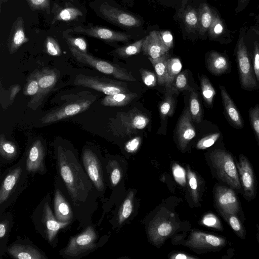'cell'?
Returning a JSON list of instances; mask_svg holds the SVG:
<instances>
[{
  "instance_id": "6da1fadb",
  "label": "cell",
  "mask_w": 259,
  "mask_h": 259,
  "mask_svg": "<svg viewBox=\"0 0 259 259\" xmlns=\"http://www.w3.org/2000/svg\"><path fill=\"white\" fill-rule=\"evenodd\" d=\"M56 168L79 227L90 224L100 194L86 173L77 155L62 145L56 149Z\"/></svg>"
},
{
  "instance_id": "7a4b0ae2",
  "label": "cell",
  "mask_w": 259,
  "mask_h": 259,
  "mask_svg": "<svg viewBox=\"0 0 259 259\" xmlns=\"http://www.w3.org/2000/svg\"><path fill=\"white\" fill-rule=\"evenodd\" d=\"M25 158L7 169L1 176L0 214L15 201L28 185Z\"/></svg>"
},
{
  "instance_id": "3957f363",
  "label": "cell",
  "mask_w": 259,
  "mask_h": 259,
  "mask_svg": "<svg viewBox=\"0 0 259 259\" xmlns=\"http://www.w3.org/2000/svg\"><path fill=\"white\" fill-rule=\"evenodd\" d=\"M31 219L36 231L53 247L57 245L59 231L70 224L62 223L57 220L51 207L50 193L35 207Z\"/></svg>"
},
{
  "instance_id": "277c9868",
  "label": "cell",
  "mask_w": 259,
  "mask_h": 259,
  "mask_svg": "<svg viewBox=\"0 0 259 259\" xmlns=\"http://www.w3.org/2000/svg\"><path fill=\"white\" fill-rule=\"evenodd\" d=\"M210 166L214 177L224 185L242 194L236 161L232 154L224 149H216L209 155Z\"/></svg>"
},
{
  "instance_id": "5b68a950",
  "label": "cell",
  "mask_w": 259,
  "mask_h": 259,
  "mask_svg": "<svg viewBox=\"0 0 259 259\" xmlns=\"http://www.w3.org/2000/svg\"><path fill=\"white\" fill-rule=\"evenodd\" d=\"M98 234L94 226L89 224L82 232L71 237L67 246L59 251L63 258L76 259L94 251L97 247Z\"/></svg>"
},
{
  "instance_id": "8992f818",
  "label": "cell",
  "mask_w": 259,
  "mask_h": 259,
  "mask_svg": "<svg viewBox=\"0 0 259 259\" xmlns=\"http://www.w3.org/2000/svg\"><path fill=\"white\" fill-rule=\"evenodd\" d=\"M97 97L90 93L85 95H82L80 93L60 106L44 115L40 118L41 123L50 124L82 112L90 108Z\"/></svg>"
},
{
  "instance_id": "52a82bcc",
  "label": "cell",
  "mask_w": 259,
  "mask_h": 259,
  "mask_svg": "<svg viewBox=\"0 0 259 259\" xmlns=\"http://www.w3.org/2000/svg\"><path fill=\"white\" fill-rule=\"evenodd\" d=\"M73 56L78 62L87 64L98 71L120 80L134 81L136 78L127 70L119 66L96 58L88 53H83L69 47Z\"/></svg>"
},
{
  "instance_id": "ba28073f",
  "label": "cell",
  "mask_w": 259,
  "mask_h": 259,
  "mask_svg": "<svg viewBox=\"0 0 259 259\" xmlns=\"http://www.w3.org/2000/svg\"><path fill=\"white\" fill-rule=\"evenodd\" d=\"M215 208L221 215L225 213H233L244 220L240 202L237 192L225 185L216 184L213 189Z\"/></svg>"
},
{
  "instance_id": "9c48e42d",
  "label": "cell",
  "mask_w": 259,
  "mask_h": 259,
  "mask_svg": "<svg viewBox=\"0 0 259 259\" xmlns=\"http://www.w3.org/2000/svg\"><path fill=\"white\" fill-rule=\"evenodd\" d=\"M236 55L242 88L248 91L256 89L257 87V82L243 36H240L237 41Z\"/></svg>"
},
{
  "instance_id": "30bf717a",
  "label": "cell",
  "mask_w": 259,
  "mask_h": 259,
  "mask_svg": "<svg viewBox=\"0 0 259 259\" xmlns=\"http://www.w3.org/2000/svg\"><path fill=\"white\" fill-rule=\"evenodd\" d=\"M149 122V118L147 115L134 108L127 112L117 114L115 132L119 136H130L145 128Z\"/></svg>"
},
{
  "instance_id": "8fae6325",
  "label": "cell",
  "mask_w": 259,
  "mask_h": 259,
  "mask_svg": "<svg viewBox=\"0 0 259 259\" xmlns=\"http://www.w3.org/2000/svg\"><path fill=\"white\" fill-rule=\"evenodd\" d=\"M74 83L95 90L106 95L130 92L125 82L105 77L77 74L75 77Z\"/></svg>"
},
{
  "instance_id": "7c38bea8",
  "label": "cell",
  "mask_w": 259,
  "mask_h": 259,
  "mask_svg": "<svg viewBox=\"0 0 259 259\" xmlns=\"http://www.w3.org/2000/svg\"><path fill=\"white\" fill-rule=\"evenodd\" d=\"M242 188V195L248 202L253 200L256 195L257 183L251 163L243 154H240L236 161Z\"/></svg>"
},
{
  "instance_id": "4fadbf2b",
  "label": "cell",
  "mask_w": 259,
  "mask_h": 259,
  "mask_svg": "<svg viewBox=\"0 0 259 259\" xmlns=\"http://www.w3.org/2000/svg\"><path fill=\"white\" fill-rule=\"evenodd\" d=\"M82 166L100 193L103 192L105 186L103 169L101 161L94 151L90 148H84L81 155Z\"/></svg>"
},
{
  "instance_id": "5bb4252c",
  "label": "cell",
  "mask_w": 259,
  "mask_h": 259,
  "mask_svg": "<svg viewBox=\"0 0 259 259\" xmlns=\"http://www.w3.org/2000/svg\"><path fill=\"white\" fill-rule=\"evenodd\" d=\"M53 207L54 215L59 222L71 223L75 219L71 203L59 177L56 178L55 185Z\"/></svg>"
},
{
  "instance_id": "9a60e30c",
  "label": "cell",
  "mask_w": 259,
  "mask_h": 259,
  "mask_svg": "<svg viewBox=\"0 0 259 259\" xmlns=\"http://www.w3.org/2000/svg\"><path fill=\"white\" fill-rule=\"evenodd\" d=\"M228 243L227 238L200 231L193 232L186 245L199 249L218 251Z\"/></svg>"
},
{
  "instance_id": "2e32d148",
  "label": "cell",
  "mask_w": 259,
  "mask_h": 259,
  "mask_svg": "<svg viewBox=\"0 0 259 259\" xmlns=\"http://www.w3.org/2000/svg\"><path fill=\"white\" fill-rule=\"evenodd\" d=\"M36 73L39 87V93L28 104L33 109L37 108L41 104L46 96L55 87L59 77L58 71L55 69L44 68L40 70H36Z\"/></svg>"
},
{
  "instance_id": "e0dca14e",
  "label": "cell",
  "mask_w": 259,
  "mask_h": 259,
  "mask_svg": "<svg viewBox=\"0 0 259 259\" xmlns=\"http://www.w3.org/2000/svg\"><path fill=\"white\" fill-rule=\"evenodd\" d=\"M45 156V149L41 141L35 140L29 148L25 157L26 168L29 174L46 173Z\"/></svg>"
},
{
  "instance_id": "ac0fdd59",
  "label": "cell",
  "mask_w": 259,
  "mask_h": 259,
  "mask_svg": "<svg viewBox=\"0 0 259 259\" xmlns=\"http://www.w3.org/2000/svg\"><path fill=\"white\" fill-rule=\"evenodd\" d=\"M99 10L106 19L114 24L128 28L136 27L141 25V21L135 16L109 5H102Z\"/></svg>"
},
{
  "instance_id": "d6986e66",
  "label": "cell",
  "mask_w": 259,
  "mask_h": 259,
  "mask_svg": "<svg viewBox=\"0 0 259 259\" xmlns=\"http://www.w3.org/2000/svg\"><path fill=\"white\" fill-rule=\"evenodd\" d=\"M74 31L91 37L109 41L127 42L131 36L124 33L100 26H77Z\"/></svg>"
},
{
  "instance_id": "ffe728a7",
  "label": "cell",
  "mask_w": 259,
  "mask_h": 259,
  "mask_svg": "<svg viewBox=\"0 0 259 259\" xmlns=\"http://www.w3.org/2000/svg\"><path fill=\"white\" fill-rule=\"evenodd\" d=\"M6 252L16 259H47L45 253L31 242H15L7 247Z\"/></svg>"
},
{
  "instance_id": "44dd1931",
  "label": "cell",
  "mask_w": 259,
  "mask_h": 259,
  "mask_svg": "<svg viewBox=\"0 0 259 259\" xmlns=\"http://www.w3.org/2000/svg\"><path fill=\"white\" fill-rule=\"evenodd\" d=\"M169 50L163 42L159 31L155 30L150 32L144 38L142 48L143 53L152 59L164 55Z\"/></svg>"
},
{
  "instance_id": "7402d4cb",
  "label": "cell",
  "mask_w": 259,
  "mask_h": 259,
  "mask_svg": "<svg viewBox=\"0 0 259 259\" xmlns=\"http://www.w3.org/2000/svg\"><path fill=\"white\" fill-rule=\"evenodd\" d=\"M195 135L190 111L187 108L184 111L177 125V136L180 148L183 149L186 148Z\"/></svg>"
},
{
  "instance_id": "603a6c76",
  "label": "cell",
  "mask_w": 259,
  "mask_h": 259,
  "mask_svg": "<svg viewBox=\"0 0 259 259\" xmlns=\"http://www.w3.org/2000/svg\"><path fill=\"white\" fill-rule=\"evenodd\" d=\"M220 89L226 118L234 127L243 128L244 122L234 102L224 86L220 85Z\"/></svg>"
},
{
  "instance_id": "cb8c5ba5",
  "label": "cell",
  "mask_w": 259,
  "mask_h": 259,
  "mask_svg": "<svg viewBox=\"0 0 259 259\" xmlns=\"http://www.w3.org/2000/svg\"><path fill=\"white\" fill-rule=\"evenodd\" d=\"M28 41L29 39L25 35L23 19L19 16L13 23L8 38V46L10 54L16 52L22 45Z\"/></svg>"
},
{
  "instance_id": "d4e9b609",
  "label": "cell",
  "mask_w": 259,
  "mask_h": 259,
  "mask_svg": "<svg viewBox=\"0 0 259 259\" xmlns=\"http://www.w3.org/2000/svg\"><path fill=\"white\" fill-rule=\"evenodd\" d=\"M206 66L208 71L214 75H221L229 72L230 64L228 59L223 54L211 51L206 59Z\"/></svg>"
},
{
  "instance_id": "484cf974",
  "label": "cell",
  "mask_w": 259,
  "mask_h": 259,
  "mask_svg": "<svg viewBox=\"0 0 259 259\" xmlns=\"http://www.w3.org/2000/svg\"><path fill=\"white\" fill-rule=\"evenodd\" d=\"M0 256L6 252L9 236L13 227L12 214L8 212L0 214Z\"/></svg>"
},
{
  "instance_id": "4316f807",
  "label": "cell",
  "mask_w": 259,
  "mask_h": 259,
  "mask_svg": "<svg viewBox=\"0 0 259 259\" xmlns=\"http://www.w3.org/2000/svg\"><path fill=\"white\" fill-rule=\"evenodd\" d=\"M137 97V94L131 92L107 95L102 99L101 104L104 106H123L130 103Z\"/></svg>"
},
{
  "instance_id": "83f0119b",
  "label": "cell",
  "mask_w": 259,
  "mask_h": 259,
  "mask_svg": "<svg viewBox=\"0 0 259 259\" xmlns=\"http://www.w3.org/2000/svg\"><path fill=\"white\" fill-rule=\"evenodd\" d=\"M182 67L180 60L178 58H168L167 63L166 79L165 84L167 93L171 89V85L177 76L180 73Z\"/></svg>"
},
{
  "instance_id": "f1b7e54d",
  "label": "cell",
  "mask_w": 259,
  "mask_h": 259,
  "mask_svg": "<svg viewBox=\"0 0 259 259\" xmlns=\"http://www.w3.org/2000/svg\"><path fill=\"white\" fill-rule=\"evenodd\" d=\"M168 58L169 55L167 53L156 59L149 58L156 72L159 84L165 85L166 79L167 63Z\"/></svg>"
},
{
  "instance_id": "f546056e",
  "label": "cell",
  "mask_w": 259,
  "mask_h": 259,
  "mask_svg": "<svg viewBox=\"0 0 259 259\" xmlns=\"http://www.w3.org/2000/svg\"><path fill=\"white\" fill-rule=\"evenodd\" d=\"M18 154L16 144L12 141L7 140L4 135L0 138V155L5 162L14 160Z\"/></svg>"
},
{
  "instance_id": "4dcf8cb0",
  "label": "cell",
  "mask_w": 259,
  "mask_h": 259,
  "mask_svg": "<svg viewBox=\"0 0 259 259\" xmlns=\"http://www.w3.org/2000/svg\"><path fill=\"white\" fill-rule=\"evenodd\" d=\"M221 216L229 225L236 235L242 240L246 237V231L242 219L236 214L225 213Z\"/></svg>"
},
{
  "instance_id": "1f68e13d",
  "label": "cell",
  "mask_w": 259,
  "mask_h": 259,
  "mask_svg": "<svg viewBox=\"0 0 259 259\" xmlns=\"http://www.w3.org/2000/svg\"><path fill=\"white\" fill-rule=\"evenodd\" d=\"M199 32L204 34L208 30L212 19V12L206 4H201L198 11Z\"/></svg>"
},
{
  "instance_id": "d6a6232c",
  "label": "cell",
  "mask_w": 259,
  "mask_h": 259,
  "mask_svg": "<svg viewBox=\"0 0 259 259\" xmlns=\"http://www.w3.org/2000/svg\"><path fill=\"white\" fill-rule=\"evenodd\" d=\"M183 22L188 31H194L198 27V12L195 9L188 7L184 12Z\"/></svg>"
},
{
  "instance_id": "836d02e7",
  "label": "cell",
  "mask_w": 259,
  "mask_h": 259,
  "mask_svg": "<svg viewBox=\"0 0 259 259\" xmlns=\"http://www.w3.org/2000/svg\"><path fill=\"white\" fill-rule=\"evenodd\" d=\"M183 91L192 92L193 89L189 84L185 72L180 73L175 78L167 94L171 95Z\"/></svg>"
},
{
  "instance_id": "e575fe53",
  "label": "cell",
  "mask_w": 259,
  "mask_h": 259,
  "mask_svg": "<svg viewBox=\"0 0 259 259\" xmlns=\"http://www.w3.org/2000/svg\"><path fill=\"white\" fill-rule=\"evenodd\" d=\"M200 85L204 100L208 105L211 106L216 94L213 87L209 79L204 75H202L201 77Z\"/></svg>"
},
{
  "instance_id": "d590c367",
  "label": "cell",
  "mask_w": 259,
  "mask_h": 259,
  "mask_svg": "<svg viewBox=\"0 0 259 259\" xmlns=\"http://www.w3.org/2000/svg\"><path fill=\"white\" fill-rule=\"evenodd\" d=\"M39 87L36 70H34L27 78L23 93L25 96L31 97L30 101L33 100L39 93Z\"/></svg>"
},
{
  "instance_id": "8d00e7d4",
  "label": "cell",
  "mask_w": 259,
  "mask_h": 259,
  "mask_svg": "<svg viewBox=\"0 0 259 259\" xmlns=\"http://www.w3.org/2000/svg\"><path fill=\"white\" fill-rule=\"evenodd\" d=\"M82 15V12L78 8L67 7L61 10L55 16L53 23L57 21H70L76 19Z\"/></svg>"
},
{
  "instance_id": "74e56055",
  "label": "cell",
  "mask_w": 259,
  "mask_h": 259,
  "mask_svg": "<svg viewBox=\"0 0 259 259\" xmlns=\"http://www.w3.org/2000/svg\"><path fill=\"white\" fill-rule=\"evenodd\" d=\"M190 113L191 118L196 123H199L202 119V110L198 94L195 92H191L190 97Z\"/></svg>"
},
{
  "instance_id": "f35d334b",
  "label": "cell",
  "mask_w": 259,
  "mask_h": 259,
  "mask_svg": "<svg viewBox=\"0 0 259 259\" xmlns=\"http://www.w3.org/2000/svg\"><path fill=\"white\" fill-rule=\"evenodd\" d=\"M144 39L142 38L129 45L118 48L115 50V53L124 58L139 54L142 50Z\"/></svg>"
},
{
  "instance_id": "ab89813d",
  "label": "cell",
  "mask_w": 259,
  "mask_h": 259,
  "mask_svg": "<svg viewBox=\"0 0 259 259\" xmlns=\"http://www.w3.org/2000/svg\"><path fill=\"white\" fill-rule=\"evenodd\" d=\"M133 193L131 192L123 201L118 213V222H124L131 215L133 207Z\"/></svg>"
},
{
  "instance_id": "60d3db41",
  "label": "cell",
  "mask_w": 259,
  "mask_h": 259,
  "mask_svg": "<svg viewBox=\"0 0 259 259\" xmlns=\"http://www.w3.org/2000/svg\"><path fill=\"white\" fill-rule=\"evenodd\" d=\"M224 25L222 20L215 12H212V19L208 29V34L212 38H217L223 33Z\"/></svg>"
},
{
  "instance_id": "b9f144b4",
  "label": "cell",
  "mask_w": 259,
  "mask_h": 259,
  "mask_svg": "<svg viewBox=\"0 0 259 259\" xmlns=\"http://www.w3.org/2000/svg\"><path fill=\"white\" fill-rule=\"evenodd\" d=\"M175 108V101L171 95L167 94L159 106L160 117L164 119L172 114Z\"/></svg>"
},
{
  "instance_id": "7bdbcfd3",
  "label": "cell",
  "mask_w": 259,
  "mask_h": 259,
  "mask_svg": "<svg viewBox=\"0 0 259 259\" xmlns=\"http://www.w3.org/2000/svg\"><path fill=\"white\" fill-rule=\"evenodd\" d=\"M65 41L69 47L75 48L80 52L88 53L87 44L83 37H74L69 35H64Z\"/></svg>"
},
{
  "instance_id": "ee69618b",
  "label": "cell",
  "mask_w": 259,
  "mask_h": 259,
  "mask_svg": "<svg viewBox=\"0 0 259 259\" xmlns=\"http://www.w3.org/2000/svg\"><path fill=\"white\" fill-rule=\"evenodd\" d=\"M250 125L254 132L259 144V104H256L249 110Z\"/></svg>"
},
{
  "instance_id": "f6af8a7d",
  "label": "cell",
  "mask_w": 259,
  "mask_h": 259,
  "mask_svg": "<svg viewBox=\"0 0 259 259\" xmlns=\"http://www.w3.org/2000/svg\"><path fill=\"white\" fill-rule=\"evenodd\" d=\"M46 53L52 56H59L62 55V51L58 42L52 37H47L45 44Z\"/></svg>"
},
{
  "instance_id": "bcb514c9",
  "label": "cell",
  "mask_w": 259,
  "mask_h": 259,
  "mask_svg": "<svg viewBox=\"0 0 259 259\" xmlns=\"http://www.w3.org/2000/svg\"><path fill=\"white\" fill-rule=\"evenodd\" d=\"M220 135V133H216L204 137L198 142L196 145L197 148L200 150H204L211 147L219 139Z\"/></svg>"
},
{
  "instance_id": "7dc6e473",
  "label": "cell",
  "mask_w": 259,
  "mask_h": 259,
  "mask_svg": "<svg viewBox=\"0 0 259 259\" xmlns=\"http://www.w3.org/2000/svg\"><path fill=\"white\" fill-rule=\"evenodd\" d=\"M202 223L206 226L213 228L221 231L224 230L220 220L213 213H209L205 214L202 220Z\"/></svg>"
},
{
  "instance_id": "c3c4849f",
  "label": "cell",
  "mask_w": 259,
  "mask_h": 259,
  "mask_svg": "<svg viewBox=\"0 0 259 259\" xmlns=\"http://www.w3.org/2000/svg\"><path fill=\"white\" fill-rule=\"evenodd\" d=\"M140 72L143 82L145 85L151 88L156 85L157 78L154 73L144 68L140 69Z\"/></svg>"
},
{
  "instance_id": "681fc988",
  "label": "cell",
  "mask_w": 259,
  "mask_h": 259,
  "mask_svg": "<svg viewBox=\"0 0 259 259\" xmlns=\"http://www.w3.org/2000/svg\"><path fill=\"white\" fill-rule=\"evenodd\" d=\"M172 174L176 181L182 186L186 184V174L184 168L180 165L175 164L172 167Z\"/></svg>"
},
{
  "instance_id": "f907efd6",
  "label": "cell",
  "mask_w": 259,
  "mask_h": 259,
  "mask_svg": "<svg viewBox=\"0 0 259 259\" xmlns=\"http://www.w3.org/2000/svg\"><path fill=\"white\" fill-rule=\"evenodd\" d=\"M189 184L192 191L194 201L196 202L198 199V181L196 175L190 170H188Z\"/></svg>"
},
{
  "instance_id": "816d5d0a",
  "label": "cell",
  "mask_w": 259,
  "mask_h": 259,
  "mask_svg": "<svg viewBox=\"0 0 259 259\" xmlns=\"http://www.w3.org/2000/svg\"><path fill=\"white\" fill-rule=\"evenodd\" d=\"M172 230L171 224L165 221L160 223L157 225L156 229L157 235L161 237L167 236L171 233Z\"/></svg>"
},
{
  "instance_id": "f5cc1de1",
  "label": "cell",
  "mask_w": 259,
  "mask_h": 259,
  "mask_svg": "<svg viewBox=\"0 0 259 259\" xmlns=\"http://www.w3.org/2000/svg\"><path fill=\"white\" fill-rule=\"evenodd\" d=\"M30 8L33 10L50 9V0H26Z\"/></svg>"
},
{
  "instance_id": "db71d44e",
  "label": "cell",
  "mask_w": 259,
  "mask_h": 259,
  "mask_svg": "<svg viewBox=\"0 0 259 259\" xmlns=\"http://www.w3.org/2000/svg\"><path fill=\"white\" fill-rule=\"evenodd\" d=\"M253 68L256 81L259 82V45L254 43Z\"/></svg>"
},
{
  "instance_id": "11a10c76",
  "label": "cell",
  "mask_w": 259,
  "mask_h": 259,
  "mask_svg": "<svg viewBox=\"0 0 259 259\" xmlns=\"http://www.w3.org/2000/svg\"><path fill=\"white\" fill-rule=\"evenodd\" d=\"M141 138L136 137L130 140L125 145V149L129 153L136 152L141 143Z\"/></svg>"
},
{
  "instance_id": "9f6ffc18",
  "label": "cell",
  "mask_w": 259,
  "mask_h": 259,
  "mask_svg": "<svg viewBox=\"0 0 259 259\" xmlns=\"http://www.w3.org/2000/svg\"><path fill=\"white\" fill-rule=\"evenodd\" d=\"M163 42L170 49L173 46V36L169 31H159Z\"/></svg>"
},
{
  "instance_id": "6f0895ef",
  "label": "cell",
  "mask_w": 259,
  "mask_h": 259,
  "mask_svg": "<svg viewBox=\"0 0 259 259\" xmlns=\"http://www.w3.org/2000/svg\"><path fill=\"white\" fill-rule=\"evenodd\" d=\"M121 178V172L117 167H114L110 172V179L113 186H116Z\"/></svg>"
},
{
  "instance_id": "680465c9",
  "label": "cell",
  "mask_w": 259,
  "mask_h": 259,
  "mask_svg": "<svg viewBox=\"0 0 259 259\" xmlns=\"http://www.w3.org/2000/svg\"><path fill=\"white\" fill-rule=\"evenodd\" d=\"M21 89L20 86L19 84H15L12 86L10 90V100L13 101L15 97L18 93L20 91Z\"/></svg>"
},
{
  "instance_id": "91938a15",
  "label": "cell",
  "mask_w": 259,
  "mask_h": 259,
  "mask_svg": "<svg viewBox=\"0 0 259 259\" xmlns=\"http://www.w3.org/2000/svg\"><path fill=\"white\" fill-rule=\"evenodd\" d=\"M249 0H238V6L237 7L238 12H239L248 4Z\"/></svg>"
},
{
  "instance_id": "94428289",
  "label": "cell",
  "mask_w": 259,
  "mask_h": 259,
  "mask_svg": "<svg viewBox=\"0 0 259 259\" xmlns=\"http://www.w3.org/2000/svg\"><path fill=\"white\" fill-rule=\"evenodd\" d=\"M171 258L176 259H186L192 258V257L188 256L185 254L180 253L173 255Z\"/></svg>"
},
{
  "instance_id": "6125c7cd",
  "label": "cell",
  "mask_w": 259,
  "mask_h": 259,
  "mask_svg": "<svg viewBox=\"0 0 259 259\" xmlns=\"http://www.w3.org/2000/svg\"><path fill=\"white\" fill-rule=\"evenodd\" d=\"M256 229H257V233H256V238L258 242V243L259 244V225L258 224H256Z\"/></svg>"
},
{
  "instance_id": "be15d7a7",
  "label": "cell",
  "mask_w": 259,
  "mask_h": 259,
  "mask_svg": "<svg viewBox=\"0 0 259 259\" xmlns=\"http://www.w3.org/2000/svg\"><path fill=\"white\" fill-rule=\"evenodd\" d=\"M7 1H8V0H0L1 5H2L3 3H5Z\"/></svg>"
}]
</instances>
